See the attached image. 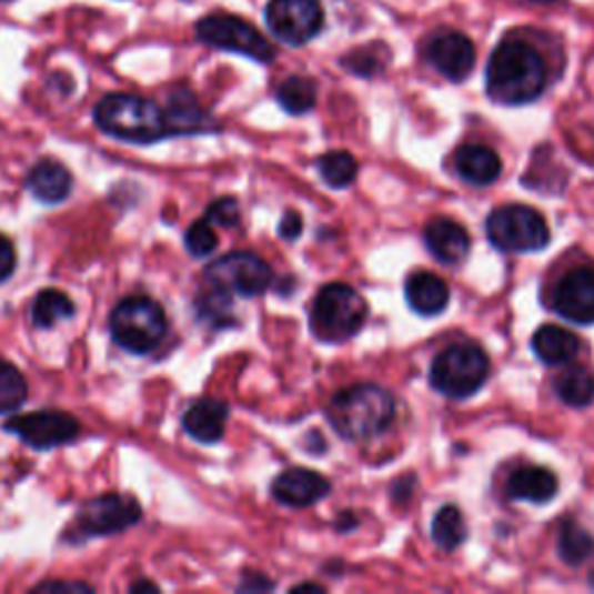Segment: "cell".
<instances>
[{"mask_svg": "<svg viewBox=\"0 0 594 594\" xmlns=\"http://www.w3.org/2000/svg\"><path fill=\"white\" fill-rule=\"evenodd\" d=\"M423 240H425L427 251L436 258V261H442L444 265L462 263L464 258L470 255V249H472L470 232L449 217L432 219L425 225Z\"/></svg>", "mask_w": 594, "mask_h": 594, "instance_id": "cell-16", "label": "cell"}, {"mask_svg": "<svg viewBox=\"0 0 594 594\" xmlns=\"http://www.w3.org/2000/svg\"><path fill=\"white\" fill-rule=\"evenodd\" d=\"M323 585H314V583H300L293 587V592H323Z\"/></svg>", "mask_w": 594, "mask_h": 594, "instance_id": "cell-37", "label": "cell"}, {"mask_svg": "<svg viewBox=\"0 0 594 594\" xmlns=\"http://www.w3.org/2000/svg\"><path fill=\"white\" fill-rule=\"evenodd\" d=\"M485 232L490 244L506 253H532L546 249L551 242L546 219L525 204L500 207L487 217Z\"/></svg>", "mask_w": 594, "mask_h": 594, "instance_id": "cell-7", "label": "cell"}, {"mask_svg": "<svg viewBox=\"0 0 594 594\" xmlns=\"http://www.w3.org/2000/svg\"><path fill=\"white\" fill-rule=\"evenodd\" d=\"M204 219L219 228H235L240 223V204L235 198H219L210 204Z\"/></svg>", "mask_w": 594, "mask_h": 594, "instance_id": "cell-32", "label": "cell"}, {"mask_svg": "<svg viewBox=\"0 0 594 594\" xmlns=\"http://www.w3.org/2000/svg\"><path fill=\"white\" fill-rule=\"evenodd\" d=\"M560 490V481L551 470L544 467H521L509 476L506 493L511 500L546 504Z\"/></svg>", "mask_w": 594, "mask_h": 594, "instance_id": "cell-20", "label": "cell"}, {"mask_svg": "<svg viewBox=\"0 0 594 594\" xmlns=\"http://www.w3.org/2000/svg\"><path fill=\"white\" fill-rule=\"evenodd\" d=\"M170 135L172 133H202L207 125V117L200 110L198 100L191 93H177L170 100V108L165 110Z\"/></svg>", "mask_w": 594, "mask_h": 594, "instance_id": "cell-24", "label": "cell"}, {"mask_svg": "<svg viewBox=\"0 0 594 594\" xmlns=\"http://www.w3.org/2000/svg\"><path fill=\"white\" fill-rule=\"evenodd\" d=\"M409 306L421 316H439L451 302L449 283L434 272H413L404 283Z\"/></svg>", "mask_w": 594, "mask_h": 594, "instance_id": "cell-18", "label": "cell"}, {"mask_svg": "<svg viewBox=\"0 0 594 594\" xmlns=\"http://www.w3.org/2000/svg\"><path fill=\"white\" fill-rule=\"evenodd\" d=\"M217 244H219V238H217L212 223L207 219L195 221L189 228V232H187V249L191 251V255H195V258L212 255Z\"/></svg>", "mask_w": 594, "mask_h": 594, "instance_id": "cell-31", "label": "cell"}, {"mask_svg": "<svg viewBox=\"0 0 594 594\" xmlns=\"http://www.w3.org/2000/svg\"><path fill=\"white\" fill-rule=\"evenodd\" d=\"M485 84L487 95L500 105H527L546 91L548 63L532 42L506 38L487 61Z\"/></svg>", "mask_w": 594, "mask_h": 594, "instance_id": "cell-1", "label": "cell"}, {"mask_svg": "<svg viewBox=\"0 0 594 594\" xmlns=\"http://www.w3.org/2000/svg\"><path fill=\"white\" fill-rule=\"evenodd\" d=\"M265 19L281 42L300 47L321 33L323 8L321 0H270Z\"/></svg>", "mask_w": 594, "mask_h": 594, "instance_id": "cell-10", "label": "cell"}, {"mask_svg": "<svg viewBox=\"0 0 594 594\" xmlns=\"http://www.w3.org/2000/svg\"><path fill=\"white\" fill-rule=\"evenodd\" d=\"M38 590H91L89 585H82V583H44L40 585Z\"/></svg>", "mask_w": 594, "mask_h": 594, "instance_id": "cell-36", "label": "cell"}, {"mask_svg": "<svg viewBox=\"0 0 594 594\" xmlns=\"http://www.w3.org/2000/svg\"><path fill=\"white\" fill-rule=\"evenodd\" d=\"M557 397L574 409H585L594 402V374L585 368H570L555 379Z\"/></svg>", "mask_w": 594, "mask_h": 594, "instance_id": "cell-23", "label": "cell"}, {"mask_svg": "<svg viewBox=\"0 0 594 594\" xmlns=\"http://www.w3.org/2000/svg\"><path fill=\"white\" fill-rule=\"evenodd\" d=\"M14 268H17L14 246L6 235H0V283L8 281L12 276Z\"/></svg>", "mask_w": 594, "mask_h": 594, "instance_id": "cell-33", "label": "cell"}, {"mask_svg": "<svg viewBox=\"0 0 594 594\" xmlns=\"http://www.w3.org/2000/svg\"><path fill=\"white\" fill-rule=\"evenodd\" d=\"M274 583L268 581L265 576L261 574H253V576H246V581L240 585V590H272Z\"/></svg>", "mask_w": 594, "mask_h": 594, "instance_id": "cell-35", "label": "cell"}, {"mask_svg": "<svg viewBox=\"0 0 594 594\" xmlns=\"http://www.w3.org/2000/svg\"><path fill=\"white\" fill-rule=\"evenodd\" d=\"M490 376V360L479 344L460 342L444 349L432 360L430 383L446 397H470Z\"/></svg>", "mask_w": 594, "mask_h": 594, "instance_id": "cell-5", "label": "cell"}, {"mask_svg": "<svg viewBox=\"0 0 594 594\" xmlns=\"http://www.w3.org/2000/svg\"><path fill=\"white\" fill-rule=\"evenodd\" d=\"M425 59L436 72H442L446 80L464 82L474 70L476 51L467 36L457 31H442L434 33L425 42Z\"/></svg>", "mask_w": 594, "mask_h": 594, "instance_id": "cell-14", "label": "cell"}, {"mask_svg": "<svg viewBox=\"0 0 594 594\" xmlns=\"http://www.w3.org/2000/svg\"><path fill=\"white\" fill-rule=\"evenodd\" d=\"M72 314H74L72 300L63 291H57V289H47L38 293L33 309H31L33 323L38 328H51L61 321H68Z\"/></svg>", "mask_w": 594, "mask_h": 594, "instance_id": "cell-28", "label": "cell"}, {"mask_svg": "<svg viewBox=\"0 0 594 594\" xmlns=\"http://www.w3.org/2000/svg\"><path fill=\"white\" fill-rule=\"evenodd\" d=\"M325 495H330V481L312 470L291 467L281 472L272 483V497L283 506L306 509L321 502Z\"/></svg>", "mask_w": 594, "mask_h": 594, "instance_id": "cell-15", "label": "cell"}, {"mask_svg": "<svg viewBox=\"0 0 594 594\" xmlns=\"http://www.w3.org/2000/svg\"><path fill=\"white\" fill-rule=\"evenodd\" d=\"M395 419V397L374 383L351 385L332 397L328 421L342 439L368 442L381 434Z\"/></svg>", "mask_w": 594, "mask_h": 594, "instance_id": "cell-2", "label": "cell"}, {"mask_svg": "<svg viewBox=\"0 0 594 594\" xmlns=\"http://www.w3.org/2000/svg\"><path fill=\"white\" fill-rule=\"evenodd\" d=\"M455 172L472 187L495 184L502 174V159L495 149L485 144H464L455 151Z\"/></svg>", "mask_w": 594, "mask_h": 594, "instance_id": "cell-17", "label": "cell"}, {"mask_svg": "<svg viewBox=\"0 0 594 594\" xmlns=\"http://www.w3.org/2000/svg\"><path fill=\"white\" fill-rule=\"evenodd\" d=\"M279 235L286 242H295L302 235V217L298 212H286L279 223Z\"/></svg>", "mask_w": 594, "mask_h": 594, "instance_id": "cell-34", "label": "cell"}, {"mask_svg": "<svg viewBox=\"0 0 594 594\" xmlns=\"http://www.w3.org/2000/svg\"><path fill=\"white\" fill-rule=\"evenodd\" d=\"M110 332L117 346L142 355L163 342L168 319L159 302L149 298H125L114 306L110 316Z\"/></svg>", "mask_w": 594, "mask_h": 594, "instance_id": "cell-6", "label": "cell"}, {"mask_svg": "<svg viewBox=\"0 0 594 594\" xmlns=\"http://www.w3.org/2000/svg\"><path fill=\"white\" fill-rule=\"evenodd\" d=\"M551 306L566 321L581 325L594 323V265L566 272L553 291Z\"/></svg>", "mask_w": 594, "mask_h": 594, "instance_id": "cell-13", "label": "cell"}, {"mask_svg": "<svg viewBox=\"0 0 594 594\" xmlns=\"http://www.w3.org/2000/svg\"><path fill=\"white\" fill-rule=\"evenodd\" d=\"M370 314L365 298L346 283H328L312 304L309 325L325 344H342L363 330Z\"/></svg>", "mask_w": 594, "mask_h": 594, "instance_id": "cell-4", "label": "cell"}, {"mask_svg": "<svg viewBox=\"0 0 594 594\" xmlns=\"http://www.w3.org/2000/svg\"><path fill=\"white\" fill-rule=\"evenodd\" d=\"M276 102L295 117L312 112L316 105V84L300 74L289 77V80L281 82V87L276 89Z\"/></svg>", "mask_w": 594, "mask_h": 594, "instance_id": "cell-27", "label": "cell"}, {"mask_svg": "<svg viewBox=\"0 0 594 594\" xmlns=\"http://www.w3.org/2000/svg\"><path fill=\"white\" fill-rule=\"evenodd\" d=\"M131 590H133V592H138V590H159V587L153 585V583H147V581H142V583H135Z\"/></svg>", "mask_w": 594, "mask_h": 594, "instance_id": "cell-38", "label": "cell"}, {"mask_svg": "<svg viewBox=\"0 0 594 594\" xmlns=\"http://www.w3.org/2000/svg\"><path fill=\"white\" fill-rule=\"evenodd\" d=\"M140 519L142 509L133 497L112 493L89 500L80 511L77 525H80L82 532L89 536H105L138 525Z\"/></svg>", "mask_w": 594, "mask_h": 594, "instance_id": "cell-12", "label": "cell"}, {"mask_svg": "<svg viewBox=\"0 0 594 594\" xmlns=\"http://www.w3.org/2000/svg\"><path fill=\"white\" fill-rule=\"evenodd\" d=\"M26 397H29V383H26L23 374L0 358V413H10L19 409Z\"/></svg>", "mask_w": 594, "mask_h": 594, "instance_id": "cell-30", "label": "cell"}, {"mask_svg": "<svg viewBox=\"0 0 594 594\" xmlns=\"http://www.w3.org/2000/svg\"><path fill=\"white\" fill-rule=\"evenodd\" d=\"M467 523H464V515L457 506H444L439 509L434 521H432V538L434 544L451 553L455 548H460L464 544V538H467Z\"/></svg>", "mask_w": 594, "mask_h": 594, "instance_id": "cell-25", "label": "cell"}, {"mask_svg": "<svg viewBox=\"0 0 594 594\" xmlns=\"http://www.w3.org/2000/svg\"><path fill=\"white\" fill-rule=\"evenodd\" d=\"M204 283L228 295L255 298L263 295L272 283V268L261 255L249 251L228 253L204 268Z\"/></svg>", "mask_w": 594, "mask_h": 594, "instance_id": "cell-8", "label": "cell"}, {"mask_svg": "<svg viewBox=\"0 0 594 594\" xmlns=\"http://www.w3.org/2000/svg\"><path fill=\"white\" fill-rule=\"evenodd\" d=\"M95 123L108 135L133 144H153L170 135L165 110L153 100L131 93L102 98L95 108Z\"/></svg>", "mask_w": 594, "mask_h": 594, "instance_id": "cell-3", "label": "cell"}, {"mask_svg": "<svg viewBox=\"0 0 594 594\" xmlns=\"http://www.w3.org/2000/svg\"><path fill=\"white\" fill-rule=\"evenodd\" d=\"M319 172L330 189H344L358 177V161L349 151H330L319 159Z\"/></svg>", "mask_w": 594, "mask_h": 594, "instance_id": "cell-29", "label": "cell"}, {"mask_svg": "<svg viewBox=\"0 0 594 594\" xmlns=\"http://www.w3.org/2000/svg\"><path fill=\"white\" fill-rule=\"evenodd\" d=\"M26 187L44 204L63 202L72 191V174L57 161H40L26 179Z\"/></svg>", "mask_w": 594, "mask_h": 594, "instance_id": "cell-22", "label": "cell"}, {"mask_svg": "<svg viewBox=\"0 0 594 594\" xmlns=\"http://www.w3.org/2000/svg\"><path fill=\"white\" fill-rule=\"evenodd\" d=\"M594 553V536L585 532L574 519H564L557 536V555L562 562L578 566Z\"/></svg>", "mask_w": 594, "mask_h": 594, "instance_id": "cell-26", "label": "cell"}, {"mask_svg": "<svg viewBox=\"0 0 594 594\" xmlns=\"http://www.w3.org/2000/svg\"><path fill=\"white\" fill-rule=\"evenodd\" d=\"M532 351L544 365H566L578 355L581 340L560 325H541L532 338Z\"/></svg>", "mask_w": 594, "mask_h": 594, "instance_id": "cell-21", "label": "cell"}, {"mask_svg": "<svg viewBox=\"0 0 594 594\" xmlns=\"http://www.w3.org/2000/svg\"><path fill=\"white\" fill-rule=\"evenodd\" d=\"M6 432L19 436L21 442L29 444L31 449L47 451L72 442V439L80 434V423H77L70 413L47 409L10 419L6 423Z\"/></svg>", "mask_w": 594, "mask_h": 594, "instance_id": "cell-11", "label": "cell"}, {"mask_svg": "<svg viewBox=\"0 0 594 594\" xmlns=\"http://www.w3.org/2000/svg\"><path fill=\"white\" fill-rule=\"evenodd\" d=\"M592 587H594V576H592Z\"/></svg>", "mask_w": 594, "mask_h": 594, "instance_id": "cell-39", "label": "cell"}, {"mask_svg": "<svg viewBox=\"0 0 594 594\" xmlns=\"http://www.w3.org/2000/svg\"><path fill=\"white\" fill-rule=\"evenodd\" d=\"M228 404L223 400L204 397L191 404L184 413V430L191 439L200 444H217L223 439L225 423H228Z\"/></svg>", "mask_w": 594, "mask_h": 594, "instance_id": "cell-19", "label": "cell"}, {"mask_svg": "<svg viewBox=\"0 0 594 594\" xmlns=\"http://www.w3.org/2000/svg\"><path fill=\"white\" fill-rule=\"evenodd\" d=\"M198 38L217 49L235 51L258 63H270L274 59V47L270 40L253 29V26L232 14H210L198 21Z\"/></svg>", "mask_w": 594, "mask_h": 594, "instance_id": "cell-9", "label": "cell"}]
</instances>
